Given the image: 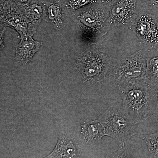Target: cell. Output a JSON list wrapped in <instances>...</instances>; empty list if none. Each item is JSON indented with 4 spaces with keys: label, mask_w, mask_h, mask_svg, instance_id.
I'll use <instances>...</instances> for the list:
<instances>
[{
    "label": "cell",
    "mask_w": 158,
    "mask_h": 158,
    "mask_svg": "<svg viewBox=\"0 0 158 158\" xmlns=\"http://www.w3.org/2000/svg\"><path fill=\"white\" fill-rule=\"evenodd\" d=\"M123 101V110L136 124L155 113L157 94L156 88L143 77L127 85L117 87Z\"/></svg>",
    "instance_id": "1"
},
{
    "label": "cell",
    "mask_w": 158,
    "mask_h": 158,
    "mask_svg": "<svg viewBox=\"0 0 158 158\" xmlns=\"http://www.w3.org/2000/svg\"><path fill=\"white\" fill-rule=\"evenodd\" d=\"M110 10L107 7L96 2L65 15L76 24L84 40L95 42L107 34L111 28L107 22Z\"/></svg>",
    "instance_id": "2"
},
{
    "label": "cell",
    "mask_w": 158,
    "mask_h": 158,
    "mask_svg": "<svg viewBox=\"0 0 158 158\" xmlns=\"http://www.w3.org/2000/svg\"><path fill=\"white\" fill-rule=\"evenodd\" d=\"M114 58L101 44L91 42L76 60V69L83 83H102L107 75Z\"/></svg>",
    "instance_id": "3"
},
{
    "label": "cell",
    "mask_w": 158,
    "mask_h": 158,
    "mask_svg": "<svg viewBox=\"0 0 158 158\" xmlns=\"http://www.w3.org/2000/svg\"><path fill=\"white\" fill-rule=\"evenodd\" d=\"M146 67L145 54L138 51L127 56L114 58L106 79L116 87L123 86L144 77Z\"/></svg>",
    "instance_id": "4"
},
{
    "label": "cell",
    "mask_w": 158,
    "mask_h": 158,
    "mask_svg": "<svg viewBox=\"0 0 158 158\" xmlns=\"http://www.w3.org/2000/svg\"><path fill=\"white\" fill-rule=\"evenodd\" d=\"M97 119L104 128L106 136L114 139L119 148L125 147L126 142L137 134L136 124L116 107H110Z\"/></svg>",
    "instance_id": "5"
},
{
    "label": "cell",
    "mask_w": 158,
    "mask_h": 158,
    "mask_svg": "<svg viewBox=\"0 0 158 158\" xmlns=\"http://www.w3.org/2000/svg\"><path fill=\"white\" fill-rule=\"evenodd\" d=\"M138 15L129 28L148 49L158 52V21L155 14L137 6Z\"/></svg>",
    "instance_id": "6"
},
{
    "label": "cell",
    "mask_w": 158,
    "mask_h": 158,
    "mask_svg": "<svg viewBox=\"0 0 158 158\" xmlns=\"http://www.w3.org/2000/svg\"><path fill=\"white\" fill-rule=\"evenodd\" d=\"M1 26L14 29L20 38L33 36L37 31L12 0H1Z\"/></svg>",
    "instance_id": "7"
},
{
    "label": "cell",
    "mask_w": 158,
    "mask_h": 158,
    "mask_svg": "<svg viewBox=\"0 0 158 158\" xmlns=\"http://www.w3.org/2000/svg\"><path fill=\"white\" fill-rule=\"evenodd\" d=\"M137 3V0H119L110 9L109 25L129 27L138 15Z\"/></svg>",
    "instance_id": "8"
},
{
    "label": "cell",
    "mask_w": 158,
    "mask_h": 158,
    "mask_svg": "<svg viewBox=\"0 0 158 158\" xmlns=\"http://www.w3.org/2000/svg\"><path fill=\"white\" fill-rule=\"evenodd\" d=\"M20 42L15 45V59L19 63L25 65L32 61L34 55L42 45V43L34 40L32 36L20 38Z\"/></svg>",
    "instance_id": "9"
},
{
    "label": "cell",
    "mask_w": 158,
    "mask_h": 158,
    "mask_svg": "<svg viewBox=\"0 0 158 158\" xmlns=\"http://www.w3.org/2000/svg\"><path fill=\"white\" fill-rule=\"evenodd\" d=\"M44 3L43 19L49 23L57 31L62 30L65 25V17L62 4L60 2Z\"/></svg>",
    "instance_id": "10"
},
{
    "label": "cell",
    "mask_w": 158,
    "mask_h": 158,
    "mask_svg": "<svg viewBox=\"0 0 158 158\" xmlns=\"http://www.w3.org/2000/svg\"><path fill=\"white\" fill-rule=\"evenodd\" d=\"M79 155L78 148L74 142L66 136L61 135L53 150L43 158H78Z\"/></svg>",
    "instance_id": "11"
},
{
    "label": "cell",
    "mask_w": 158,
    "mask_h": 158,
    "mask_svg": "<svg viewBox=\"0 0 158 158\" xmlns=\"http://www.w3.org/2000/svg\"><path fill=\"white\" fill-rule=\"evenodd\" d=\"M81 135L88 145L98 143L106 136L104 128L97 120H88L81 125Z\"/></svg>",
    "instance_id": "12"
},
{
    "label": "cell",
    "mask_w": 158,
    "mask_h": 158,
    "mask_svg": "<svg viewBox=\"0 0 158 158\" xmlns=\"http://www.w3.org/2000/svg\"><path fill=\"white\" fill-rule=\"evenodd\" d=\"M18 6L23 14L37 30L43 17L44 2L41 0H33L28 5Z\"/></svg>",
    "instance_id": "13"
},
{
    "label": "cell",
    "mask_w": 158,
    "mask_h": 158,
    "mask_svg": "<svg viewBox=\"0 0 158 158\" xmlns=\"http://www.w3.org/2000/svg\"><path fill=\"white\" fill-rule=\"evenodd\" d=\"M144 81L153 88L158 87V56L146 58V67Z\"/></svg>",
    "instance_id": "14"
},
{
    "label": "cell",
    "mask_w": 158,
    "mask_h": 158,
    "mask_svg": "<svg viewBox=\"0 0 158 158\" xmlns=\"http://www.w3.org/2000/svg\"><path fill=\"white\" fill-rule=\"evenodd\" d=\"M137 137L144 140L153 158H158V131L152 134H138Z\"/></svg>",
    "instance_id": "15"
},
{
    "label": "cell",
    "mask_w": 158,
    "mask_h": 158,
    "mask_svg": "<svg viewBox=\"0 0 158 158\" xmlns=\"http://www.w3.org/2000/svg\"><path fill=\"white\" fill-rule=\"evenodd\" d=\"M96 2V0H67L62 5L65 15Z\"/></svg>",
    "instance_id": "16"
},
{
    "label": "cell",
    "mask_w": 158,
    "mask_h": 158,
    "mask_svg": "<svg viewBox=\"0 0 158 158\" xmlns=\"http://www.w3.org/2000/svg\"><path fill=\"white\" fill-rule=\"evenodd\" d=\"M105 158H133L125 147L119 148L116 152L108 153Z\"/></svg>",
    "instance_id": "17"
},
{
    "label": "cell",
    "mask_w": 158,
    "mask_h": 158,
    "mask_svg": "<svg viewBox=\"0 0 158 158\" xmlns=\"http://www.w3.org/2000/svg\"><path fill=\"white\" fill-rule=\"evenodd\" d=\"M97 3L101 4L105 7H107L109 9H111L119 0H96Z\"/></svg>",
    "instance_id": "18"
},
{
    "label": "cell",
    "mask_w": 158,
    "mask_h": 158,
    "mask_svg": "<svg viewBox=\"0 0 158 158\" xmlns=\"http://www.w3.org/2000/svg\"><path fill=\"white\" fill-rule=\"evenodd\" d=\"M18 6H25L28 5L33 0H12Z\"/></svg>",
    "instance_id": "19"
},
{
    "label": "cell",
    "mask_w": 158,
    "mask_h": 158,
    "mask_svg": "<svg viewBox=\"0 0 158 158\" xmlns=\"http://www.w3.org/2000/svg\"><path fill=\"white\" fill-rule=\"evenodd\" d=\"M144 2L147 3L148 5L158 9V0H142Z\"/></svg>",
    "instance_id": "20"
},
{
    "label": "cell",
    "mask_w": 158,
    "mask_h": 158,
    "mask_svg": "<svg viewBox=\"0 0 158 158\" xmlns=\"http://www.w3.org/2000/svg\"><path fill=\"white\" fill-rule=\"evenodd\" d=\"M6 28L5 27L1 31V34H0V39H1V50H2L3 48L5 47V45L4 44V35H5V32H6Z\"/></svg>",
    "instance_id": "21"
},
{
    "label": "cell",
    "mask_w": 158,
    "mask_h": 158,
    "mask_svg": "<svg viewBox=\"0 0 158 158\" xmlns=\"http://www.w3.org/2000/svg\"><path fill=\"white\" fill-rule=\"evenodd\" d=\"M44 2H60L61 3L62 0H41Z\"/></svg>",
    "instance_id": "22"
},
{
    "label": "cell",
    "mask_w": 158,
    "mask_h": 158,
    "mask_svg": "<svg viewBox=\"0 0 158 158\" xmlns=\"http://www.w3.org/2000/svg\"><path fill=\"white\" fill-rule=\"evenodd\" d=\"M156 91L157 94V101L156 110V113L157 115L158 119V87L156 88Z\"/></svg>",
    "instance_id": "23"
},
{
    "label": "cell",
    "mask_w": 158,
    "mask_h": 158,
    "mask_svg": "<svg viewBox=\"0 0 158 158\" xmlns=\"http://www.w3.org/2000/svg\"><path fill=\"white\" fill-rule=\"evenodd\" d=\"M66 1H67V0H62V2H61V4H63V3L65 2Z\"/></svg>",
    "instance_id": "24"
}]
</instances>
